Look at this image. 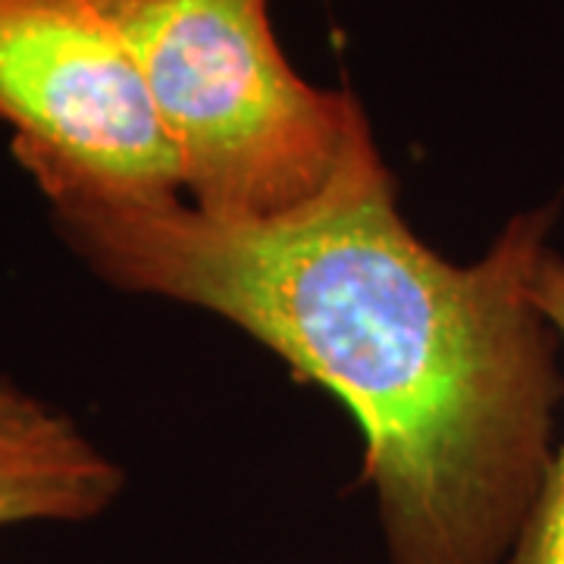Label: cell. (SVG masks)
<instances>
[{
  "mask_svg": "<svg viewBox=\"0 0 564 564\" xmlns=\"http://www.w3.org/2000/svg\"><path fill=\"white\" fill-rule=\"evenodd\" d=\"M129 41L182 170V198L223 223L314 202L370 122L348 91L289 63L267 0H101Z\"/></svg>",
  "mask_w": 564,
  "mask_h": 564,
  "instance_id": "cell-2",
  "label": "cell"
},
{
  "mask_svg": "<svg viewBox=\"0 0 564 564\" xmlns=\"http://www.w3.org/2000/svg\"><path fill=\"white\" fill-rule=\"evenodd\" d=\"M122 486L120 464L76 423L0 377V527L91 521Z\"/></svg>",
  "mask_w": 564,
  "mask_h": 564,
  "instance_id": "cell-4",
  "label": "cell"
},
{
  "mask_svg": "<svg viewBox=\"0 0 564 564\" xmlns=\"http://www.w3.org/2000/svg\"><path fill=\"white\" fill-rule=\"evenodd\" d=\"M0 122L35 185L182 198L180 158L101 0H0Z\"/></svg>",
  "mask_w": 564,
  "mask_h": 564,
  "instance_id": "cell-3",
  "label": "cell"
},
{
  "mask_svg": "<svg viewBox=\"0 0 564 564\" xmlns=\"http://www.w3.org/2000/svg\"><path fill=\"white\" fill-rule=\"evenodd\" d=\"M39 188L101 280L217 314L351 411L389 564H508L558 448L562 339L530 295L555 207L511 217L480 261H445L402 217L373 129L273 220Z\"/></svg>",
  "mask_w": 564,
  "mask_h": 564,
  "instance_id": "cell-1",
  "label": "cell"
},
{
  "mask_svg": "<svg viewBox=\"0 0 564 564\" xmlns=\"http://www.w3.org/2000/svg\"><path fill=\"white\" fill-rule=\"evenodd\" d=\"M530 295L564 345V258L555 248H545L536 263ZM508 564H564V443L555 448L543 492Z\"/></svg>",
  "mask_w": 564,
  "mask_h": 564,
  "instance_id": "cell-5",
  "label": "cell"
}]
</instances>
